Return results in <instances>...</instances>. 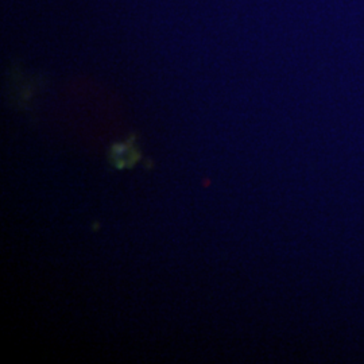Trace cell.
Instances as JSON below:
<instances>
[{
	"label": "cell",
	"mask_w": 364,
	"mask_h": 364,
	"mask_svg": "<svg viewBox=\"0 0 364 364\" xmlns=\"http://www.w3.org/2000/svg\"><path fill=\"white\" fill-rule=\"evenodd\" d=\"M112 156H114V161H115L117 168L127 166L134 159V153L130 151L126 146H117L112 151Z\"/></svg>",
	"instance_id": "obj_1"
}]
</instances>
